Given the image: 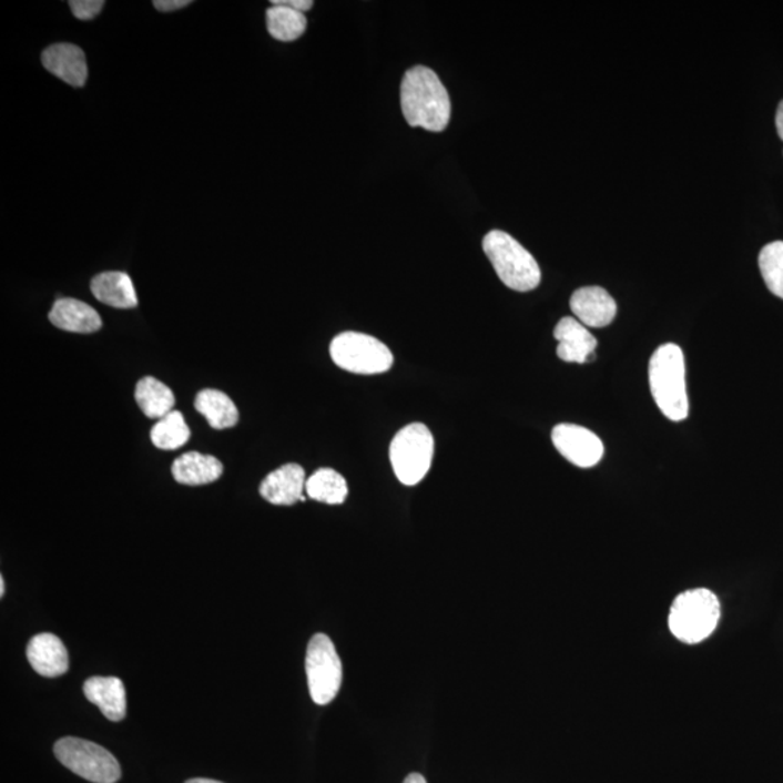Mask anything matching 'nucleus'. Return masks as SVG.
Returning a JSON list of instances; mask_svg holds the SVG:
<instances>
[{"label": "nucleus", "mask_w": 783, "mask_h": 783, "mask_svg": "<svg viewBox=\"0 0 783 783\" xmlns=\"http://www.w3.org/2000/svg\"><path fill=\"white\" fill-rule=\"evenodd\" d=\"M555 338L559 342L558 356L566 363L583 365L596 358L597 338L577 318H561L556 325Z\"/></svg>", "instance_id": "nucleus-11"}, {"label": "nucleus", "mask_w": 783, "mask_h": 783, "mask_svg": "<svg viewBox=\"0 0 783 783\" xmlns=\"http://www.w3.org/2000/svg\"><path fill=\"white\" fill-rule=\"evenodd\" d=\"M42 64L63 82L82 88L88 80V63L83 50L74 44L61 42L49 47L42 53Z\"/></svg>", "instance_id": "nucleus-13"}, {"label": "nucleus", "mask_w": 783, "mask_h": 783, "mask_svg": "<svg viewBox=\"0 0 783 783\" xmlns=\"http://www.w3.org/2000/svg\"><path fill=\"white\" fill-rule=\"evenodd\" d=\"M191 4V0H155L154 8L162 12H173Z\"/></svg>", "instance_id": "nucleus-27"}, {"label": "nucleus", "mask_w": 783, "mask_h": 783, "mask_svg": "<svg viewBox=\"0 0 783 783\" xmlns=\"http://www.w3.org/2000/svg\"><path fill=\"white\" fill-rule=\"evenodd\" d=\"M484 252L509 289L530 292L541 282V271L536 258L516 238L494 230L484 238Z\"/></svg>", "instance_id": "nucleus-4"}, {"label": "nucleus", "mask_w": 783, "mask_h": 783, "mask_svg": "<svg viewBox=\"0 0 783 783\" xmlns=\"http://www.w3.org/2000/svg\"><path fill=\"white\" fill-rule=\"evenodd\" d=\"M224 466L214 456L202 452H185L174 460L172 474L181 485L201 486L215 482L223 475Z\"/></svg>", "instance_id": "nucleus-17"}, {"label": "nucleus", "mask_w": 783, "mask_h": 783, "mask_svg": "<svg viewBox=\"0 0 783 783\" xmlns=\"http://www.w3.org/2000/svg\"><path fill=\"white\" fill-rule=\"evenodd\" d=\"M721 618L719 598L710 589L698 588L674 598L669 611V630L685 644H698L714 633Z\"/></svg>", "instance_id": "nucleus-3"}, {"label": "nucleus", "mask_w": 783, "mask_h": 783, "mask_svg": "<svg viewBox=\"0 0 783 783\" xmlns=\"http://www.w3.org/2000/svg\"><path fill=\"white\" fill-rule=\"evenodd\" d=\"M186 783H223L214 780H205V777H196V780L187 781Z\"/></svg>", "instance_id": "nucleus-30"}, {"label": "nucleus", "mask_w": 783, "mask_h": 783, "mask_svg": "<svg viewBox=\"0 0 783 783\" xmlns=\"http://www.w3.org/2000/svg\"><path fill=\"white\" fill-rule=\"evenodd\" d=\"M91 291L94 298L112 308L130 309L139 305L134 283L124 272H105L94 276Z\"/></svg>", "instance_id": "nucleus-18"}, {"label": "nucleus", "mask_w": 783, "mask_h": 783, "mask_svg": "<svg viewBox=\"0 0 783 783\" xmlns=\"http://www.w3.org/2000/svg\"><path fill=\"white\" fill-rule=\"evenodd\" d=\"M305 485V470L299 465L289 464L266 476L261 485V495L267 502L289 507L306 501Z\"/></svg>", "instance_id": "nucleus-12"}, {"label": "nucleus", "mask_w": 783, "mask_h": 783, "mask_svg": "<svg viewBox=\"0 0 783 783\" xmlns=\"http://www.w3.org/2000/svg\"><path fill=\"white\" fill-rule=\"evenodd\" d=\"M306 678L315 704L327 705L336 700L343 682L342 659L332 639L315 634L306 650Z\"/></svg>", "instance_id": "nucleus-8"}, {"label": "nucleus", "mask_w": 783, "mask_h": 783, "mask_svg": "<svg viewBox=\"0 0 783 783\" xmlns=\"http://www.w3.org/2000/svg\"><path fill=\"white\" fill-rule=\"evenodd\" d=\"M272 4H281V7L292 8L302 13L311 11L314 7L313 0H273Z\"/></svg>", "instance_id": "nucleus-26"}, {"label": "nucleus", "mask_w": 783, "mask_h": 783, "mask_svg": "<svg viewBox=\"0 0 783 783\" xmlns=\"http://www.w3.org/2000/svg\"><path fill=\"white\" fill-rule=\"evenodd\" d=\"M32 669L41 677L57 678L69 671V654L63 641L50 633L32 637L27 649Z\"/></svg>", "instance_id": "nucleus-14"}, {"label": "nucleus", "mask_w": 783, "mask_h": 783, "mask_svg": "<svg viewBox=\"0 0 783 783\" xmlns=\"http://www.w3.org/2000/svg\"><path fill=\"white\" fill-rule=\"evenodd\" d=\"M400 106L410 126L431 132L447 129L451 118V102L440 78L431 69L415 65L400 83Z\"/></svg>", "instance_id": "nucleus-1"}, {"label": "nucleus", "mask_w": 783, "mask_h": 783, "mask_svg": "<svg viewBox=\"0 0 783 783\" xmlns=\"http://www.w3.org/2000/svg\"><path fill=\"white\" fill-rule=\"evenodd\" d=\"M404 783H427L426 777L419 775V773H410Z\"/></svg>", "instance_id": "nucleus-29"}, {"label": "nucleus", "mask_w": 783, "mask_h": 783, "mask_svg": "<svg viewBox=\"0 0 783 783\" xmlns=\"http://www.w3.org/2000/svg\"><path fill=\"white\" fill-rule=\"evenodd\" d=\"M329 355L339 369L356 375H379L394 365V355L379 339L367 334H339L329 346Z\"/></svg>", "instance_id": "nucleus-6"}, {"label": "nucleus", "mask_w": 783, "mask_h": 783, "mask_svg": "<svg viewBox=\"0 0 783 783\" xmlns=\"http://www.w3.org/2000/svg\"><path fill=\"white\" fill-rule=\"evenodd\" d=\"M69 4L73 16L82 21H89V19L99 16V12L105 7L103 0H72Z\"/></svg>", "instance_id": "nucleus-25"}, {"label": "nucleus", "mask_w": 783, "mask_h": 783, "mask_svg": "<svg viewBox=\"0 0 783 783\" xmlns=\"http://www.w3.org/2000/svg\"><path fill=\"white\" fill-rule=\"evenodd\" d=\"M433 456L434 437L424 424H409L390 443L392 467L399 482L407 486L418 485L426 478Z\"/></svg>", "instance_id": "nucleus-5"}, {"label": "nucleus", "mask_w": 783, "mask_h": 783, "mask_svg": "<svg viewBox=\"0 0 783 783\" xmlns=\"http://www.w3.org/2000/svg\"><path fill=\"white\" fill-rule=\"evenodd\" d=\"M570 309L584 327L603 328L614 321L617 304L606 289L599 286L580 287L570 298Z\"/></svg>", "instance_id": "nucleus-10"}, {"label": "nucleus", "mask_w": 783, "mask_h": 783, "mask_svg": "<svg viewBox=\"0 0 783 783\" xmlns=\"http://www.w3.org/2000/svg\"><path fill=\"white\" fill-rule=\"evenodd\" d=\"M55 757L75 773L93 783H115L121 777V766L106 749L88 740L65 738L54 746Z\"/></svg>", "instance_id": "nucleus-7"}, {"label": "nucleus", "mask_w": 783, "mask_h": 783, "mask_svg": "<svg viewBox=\"0 0 783 783\" xmlns=\"http://www.w3.org/2000/svg\"><path fill=\"white\" fill-rule=\"evenodd\" d=\"M189 438H191V429L179 410H172L166 417L159 419L151 429V441L160 450H177L186 445Z\"/></svg>", "instance_id": "nucleus-23"}, {"label": "nucleus", "mask_w": 783, "mask_h": 783, "mask_svg": "<svg viewBox=\"0 0 783 783\" xmlns=\"http://www.w3.org/2000/svg\"><path fill=\"white\" fill-rule=\"evenodd\" d=\"M136 404L143 410L145 417L162 419L174 408V395L172 389L155 377H143L135 388Z\"/></svg>", "instance_id": "nucleus-20"}, {"label": "nucleus", "mask_w": 783, "mask_h": 783, "mask_svg": "<svg viewBox=\"0 0 783 783\" xmlns=\"http://www.w3.org/2000/svg\"><path fill=\"white\" fill-rule=\"evenodd\" d=\"M650 390L655 405L671 421H683L690 413L685 382V356L677 344L668 343L653 353L649 363Z\"/></svg>", "instance_id": "nucleus-2"}, {"label": "nucleus", "mask_w": 783, "mask_h": 783, "mask_svg": "<svg viewBox=\"0 0 783 783\" xmlns=\"http://www.w3.org/2000/svg\"><path fill=\"white\" fill-rule=\"evenodd\" d=\"M305 492L314 501L339 505L346 501L348 488L346 479L333 469H319L306 479Z\"/></svg>", "instance_id": "nucleus-21"}, {"label": "nucleus", "mask_w": 783, "mask_h": 783, "mask_svg": "<svg viewBox=\"0 0 783 783\" xmlns=\"http://www.w3.org/2000/svg\"><path fill=\"white\" fill-rule=\"evenodd\" d=\"M50 323L69 333L92 334L102 327L101 315L91 305L72 298H60L50 311Z\"/></svg>", "instance_id": "nucleus-15"}, {"label": "nucleus", "mask_w": 783, "mask_h": 783, "mask_svg": "<svg viewBox=\"0 0 783 783\" xmlns=\"http://www.w3.org/2000/svg\"><path fill=\"white\" fill-rule=\"evenodd\" d=\"M267 31L277 41H295L304 35L306 26L305 13L295 9L272 4L266 12Z\"/></svg>", "instance_id": "nucleus-22"}, {"label": "nucleus", "mask_w": 783, "mask_h": 783, "mask_svg": "<svg viewBox=\"0 0 783 783\" xmlns=\"http://www.w3.org/2000/svg\"><path fill=\"white\" fill-rule=\"evenodd\" d=\"M4 596V579L0 577V597Z\"/></svg>", "instance_id": "nucleus-31"}, {"label": "nucleus", "mask_w": 783, "mask_h": 783, "mask_svg": "<svg viewBox=\"0 0 783 783\" xmlns=\"http://www.w3.org/2000/svg\"><path fill=\"white\" fill-rule=\"evenodd\" d=\"M551 441L566 460L582 469L597 466L603 457L601 438L591 429L574 424L556 426L551 433Z\"/></svg>", "instance_id": "nucleus-9"}, {"label": "nucleus", "mask_w": 783, "mask_h": 783, "mask_svg": "<svg viewBox=\"0 0 783 783\" xmlns=\"http://www.w3.org/2000/svg\"><path fill=\"white\" fill-rule=\"evenodd\" d=\"M759 267L767 289L783 299V242L771 243L762 248Z\"/></svg>", "instance_id": "nucleus-24"}, {"label": "nucleus", "mask_w": 783, "mask_h": 783, "mask_svg": "<svg viewBox=\"0 0 783 783\" xmlns=\"http://www.w3.org/2000/svg\"><path fill=\"white\" fill-rule=\"evenodd\" d=\"M776 130L783 141V101L780 103L776 111Z\"/></svg>", "instance_id": "nucleus-28"}, {"label": "nucleus", "mask_w": 783, "mask_h": 783, "mask_svg": "<svg viewBox=\"0 0 783 783\" xmlns=\"http://www.w3.org/2000/svg\"><path fill=\"white\" fill-rule=\"evenodd\" d=\"M195 408L204 415L207 424L215 429L233 428L237 426L240 414L233 399L224 392L204 389L196 395Z\"/></svg>", "instance_id": "nucleus-19"}, {"label": "nucleus", "mask_w": 783, "mask_h": 783, "mask_svg": "<svg viewBox=\"0 0 783 783\" xmlns=\"http://www.w3.org/2000/svg\"><path fill=\"white\" fill-rule=\"evenodd\" d=\"M83 692L88 701L99 706L108 720L121 721L125 719V688L121 679L93 677L84 682Z\"/></svg>", "instance_id": "nucleus-16"}]
</instances>
